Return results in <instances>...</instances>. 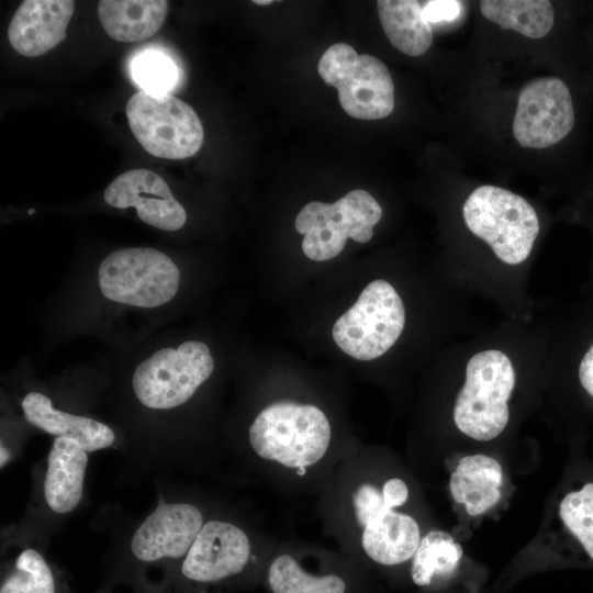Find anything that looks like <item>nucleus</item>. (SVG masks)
<instances>
[{"mask_svg":"<svg viewBox=\"0 0 593 593\" xmlns=\"http://www.w3.org/2000/svg\"><path fill=\"white\" fill-rule=\"evenodd\" d=\"M331 425L312 404L278 402L264 409L249 427V443L262 459L289 468L316 463L327 451Z\"/></svg>","mask_w":593,"mask_h":593,"instance_id":"f257e3e1","label":"nucleus"},{"mask_svg":"<svg viewBox=\"0 0 593 593\" xmlns=\"http://www.w3.org/2000/svg\"><path fill=\"white\" fill-rule=\"evenodd\" d=\"M514 385L515 371L503 351L486 349L473 355L454 407L458 429L481 441L499 436L508 422L507 401Z\"/></svg>","mask_w":593,"mask_h":593,"instance_id":"f03ea898","label":"nucleus"},{"mask_svg":"<svg viewBox=\"0 0 593 593\" xmlns=\"http://www.w3.org/2000/svg\"><path fill=\"white\" fill-rule=\"evenodd\" d=\"M468 228L505 264L526 260L539 233L535 209L521 195L495 187L473 190L462 208Z\"/></svg>","mask_w":593,"mask_h":593,"instance_id":"7ed1b4c3","label":"nucleus"},{"mask_svg":"<svg viewBox=\"0 0 593 593\" xmlns=\"http://www.w3.org/2000/svg\"><path fill=\"white\" fill-rule=\"evenodd\" d=\"M382 209L366 190L355 189L329 204L312 201L295 217V230L302 234V250L315 261L335 258L348 238L367 243L373 226L380 221Z\"/></svg>","mask_w":593,"mask_h":593,"instance_id":"20e7f679","label":"nucleus"},{"mask_svg":"<svg viewBox=\"0 0 593 593\" xmlns=\"http://www.w3.org/2000/svg\"><path fill=\"white\" fill-rule=\"evenodd\" d=\"M321 78L338 91L344 111L359 120H379L394 109V86L387 66L371 55H359L348 44L329 46L317 66Z\"/></svg>","mask_w":593,"mask_h":593,"instance_id":"39448f33","label":"nucleus"},{"mask_svg":"<svg viewBox=\"0 0 593 593\" xmlns=\"http://www.w3.org/2000/svg\"><path fill=\"white\" fill-rule=\"evenodd\" d=\"M405 325L403 302L392 284L371 281L355 304L333 326L336 345L357 360H372L385 354Z\"/></svg>","mask_w":593,"mask_h":593,"instance_id":"423d86ee","label":"nucleus"},{"mask_svg":"<svg viewBox=\"0 0 593 593\" xmlns=\"http://www.w3.org/2000/svg\"><path fill=\"white\" fill-rule=\"evenodd\" d=\"M130 127L142 147L165 159L193 156L203 143V127L195 111L169 93H134L126 103Z\"/></svg>","mask_w":593,"mask_h":593,"instance_id":"0eeeda50","label":"nucleus"},{"mask_svg":"<svg viewBox=\"0 0 593 593\" xmlns=\"http://www.w3.org/2000/svg\"><path fill=\"white\" fill-rule=\"evenodd\" d=\"M98 278L105 298L138 307H157L176 295L180 272L163 251L137 247L109 254L100 264Z\"/></svg>","mask_w":593,"mask_h":593,"instance_id":"6e6552de","label":"nucleus"},{"mask_svg":"<svg viewBox=\"0 0 593 593\" xmlns=\"http://www.w3.org/2000/svg\"><path fill=\"white\" fill-rule=\"evenodd\" d=\"M213 368L209 347L202 342L188 340L177 348H161L142 361L133 374V390L149 409H174L194 394Z\"/></svg>","mask_w":593,"mask_h":593,"instance_id":"1a4fd4ad","label":"nucleus"},{"mask_svg":"<svg viewBox=\"0 0 593 593\" xmlns=\"http://www.w3.org/2000/svg\"><path fill=\"white\" fill-rule=\"evenodd\" d=\"M573 125L571 93L560 78H536L522 88L513 122V134L521 146H552L563 139Z\"/></svg>","mask_w":593,"mask_h":593,"instance_id":"9d476101","label":"nucleus"},{"mask_svg":"<svg viewBox=\"0 0 593 593\" xmlns=\"http://www.w3.org/2000/svg\"><path fill=\"white\" fill-rule=\"evenodd\" d=\"M251 547L245 532L238 526L210 521L203 524L180 572L195 584H216L240 574L250 561Z\"/></svg>","mask_w":593,"mask_h":593,"instance_id":"9b49d317","label":"nucleus"},{"mask_svg":"<svg viewBox=\"0 0 593 593\" xmlns=\"http://www.w3.org/2000/svg\"><path fill=\"white\" fill-rule=\"evenodd\" d=\"M202 526L203 517L197 506L160 502L135 530L132 553L146 563L184 558Z\"/></svg>","mask_w":593,"mask_h":593,"instance_id":"f8f14e48","label":"nucleus"},{"mask_svg":"<svg viewBox=\"0 0 593 593\" xmlns=\"http://www.w3.org/2000/svg\"><path fill=\"white\" fill-rule=\"evenodd\" d=\"M103 199L113 208H135L144 223L163 231L180 230L187 220L183 206L167 182L148 169H133L120 175L107 187Z\"/></svg>","mask_w":593,"mask_h":593,"instance_id":"ddd939ff","label":"nucleus"},{"mask_svg":"<svg viewBox=\"0 0 593 593\" xmlns=\"http://www.w3.org/2000/svg\"><path fill=\"white\" fill-rule=\"evenodd\" d=\"M74 10L71 0L23 1L8 29L11 46L26 57L44 55L66 38Z\"/></svg>","mask_w":593,"mask_h":593,"instance_id":"4468645a","label":"nucleus"},{"mask_svg":"<svg viewBox=\"0 0 593 593\" xmlns=\"http://www.w3.org/2000/svg\"><path fill=\"white\" fill-rule=\"evenodd\" d=\"M22 409L30 424L56 437L71 439L86 451L108 448L115 440L108 425L56 410L43 393H27L22 401Z\"/></svg>","mask_w":593,"mask_h":593,"instance_id":"2eb2a0df","label":"nucleus"},{"mask_svg":"<svg viewBox=\"0 0 593 593\" xmlns=\"http://www.w3.org/2000/svg\"><path fill=\"white\" fill-rule=\"evenodd\" d=\"M87 451L76 441L56 437L47 460L44 495L49 508L59 514L74 511L83 493Z\"/></svg>","mask_w":593,"mask_h":593,"instance_id":"dca6fc26","label":"nucleus"},{"mask_svg":"<svg viewBox=\"0 0 593 593\" xmlns=\"http://www.w3.org/2000/svg\"><path fill=\"white\" fill-rule=\"evenodd\" d=\"M419 541V528L414 518L392 508L363 527L361 537L366 555L383 566L407 561L414 556Z\"/></svg>","mask_w":593,"mask_h":593,"instance_id":"f3484780","label":"nucleus"},{"mask_svg":"<svg viewBox=\"0 0 593 593\" xmlns=\"http://www.w3.org/2000/svg\"><path fill=\"white\" fill-rule=\"evenodd\" d=\"M502 479V467L494 458L473 455L459 460L449 488L454 500L463 504L470 516H477L499 502Z\"/></svg>","mask_w":593,"mask_h":593,"instance_id":"a211bd4d","label":"nucleus"},{"mask_svg":"<svg viewBox=\"0 0 593 593\" xmlns=\"http://www.w3.org/2000/svg\"><path fill=\"white\" fill-rule=\"evenodd\" d=\"M166 0H103L98 15L107 34L119 42H136L153 36L168 12Z\"/></svg>","mask_w":593,"mask_h":593,"instance_id":"6ab92c4d","label":"nucleus"},{"mask_svg":"<svg viewBox=\"0 0 593 593\" xmlns=\"http://www.w3.org/2000/svg\"><path fill=\"white\" fill-rule=\"evenodd\" d=\"M378 15L390 43L409 56H419L432 46V25L423 15V3L415 0H379Z\"/></svg>","mask_w":593,"mask_h":593,"instance_id":"aec40b11","label":"nucleus"},{"mask_svg":"<svg viewBox=\"0 0 593 593\" xmlns=\"http://www.w3.org/2000/svg\"><path fill=\"white\" fill-rule=\"evenodd\" d=\"M482 15L503 30H513L537 40L546 36L553 25V9L547 0H483Z\"/></svg>","mask_w":593,"mask_h":593,"instance_id":"412c9836","label":"nucleus"},{"mask_svg":"<svg viewBox=\"0 0 593 593\" xmlns=\"http://www.w3.org/2000/svg\"><path fill=\"white\" fill-rule=\"evenodd\" d=\"M267 584L271 593H347V581L337 573H312L292 556H278L268 567Z\"/></svg>","mask_w":593,"mask_h":593,"instance_id":"4be33fe9","label":"nucleus"},{"mask_svg":"<svg viewBox=\"0 0 593 593\" xmlns=\"http://www.w3.org/2000/svg\"><path fill=\"white\" fill-rule=\"evenodd\" d=\"M462 553V547L449 533L429 532L421 539L413 556V582L418 586H426L432 584L436 577H450L457 570Z\"/></svg>","mask_w":593,"mask_h":593,"instance_id":"5701e85b","label":"nucleus"},{"mask_svg":"<svg viewBox=\"0 0 593 593\" xmlns=\"http://www.w3.org/2000/svg\"><path fill=\"white\" fill-rule=\"evenodd\" d=\"M0 593H57V583L43 556L29 548L16 557L1 582Z\"/></svg>","mask_w":593,"mask_h":593,"instance_id":"b1692460","label":"nucleus"},{"mask_svg":"<svg viewBox=\"0 0 593 593\" xmlns=\"http://www.w3.org/2000/svg\"><path fill=\"white\" fill-rule=\"evenodd\" d=\"M131 74L143 91L154 94L168 93L179 80L175 60L158 48L138 53L131 63Z\"/></svg>","mask_w":593,"mask_h":593,"instance_id":"393cba45","label":"nucleus"},{"mask_svg":"<svg viewBox=\"0 0 593 593\" xmlns=\"http://www.w3.org/2000/svg\"><path fill=\"white\" fill-rule=\"evenodd\" d=\"M559 514L593 559V483L568 493L560 503Z\"/></svg>","mask_w":593,"mask_h":593,"instance_id":"a878e982","label":"nucleus"},{"mask_svg":"<svg viewBox=\"0 0 593 593\" xmlns=\"http://www.w3.org/2000/svg\"><path fill=\"white\" fill-rule=\"evenodd\" d=\"M353 504L357 522L362 527H366L385 510H390L385 506L382 492L369 483L361 484L355 491Z\"/></svg>","mask_w":593,"mask_h":593,"instance_id":"bb28decb","label":"nucleus"},{"mask_svg":"<svg viewBox=\"0 0 593 593\" xmlns=\"http://www.w3.org/2000/svg\"><path fill=\"white\" fill-rule=\"evenodd\" d=\"M461 2L455 0H430L423 3V15L429 24L455 21L461 12Z\"/></svg>","mask_w":593,"mask_h":593,"instance_id":"cd10ccee","label":"nucleus"},{"mask_svg":"<svg viewBox=\"0 0 593 593\" xmlns=\"http://www.w3.org/2000/svg\"><path fill=\"white\" fill-rule=\"evenodd\" d=\"M383 500L388 508L403 505L409 497L406 483L398 478L388 480L382 489Z\"/></svg>","mask_w":593,"mask_h":593,"instance_id":"c85d7f7f","label":"nucleus"},{"mask_svg":"<svg viewBox=\"0 0 593 593\" xmlns=\"http://www.w3.org/2000/svg\"><path fill=\"white\" fill-rule=\"evenodd\" d=\"M579 379L582 388L593 398V344L580 361Z\"/></svg>","mask_w":593,"mask_h":593,"instance_id":"c756f323","label":"nucleus"},{"mask_svg":"<svg viewBox=\"0 0 593 593\" xmlns=\"http://www.w3.org/2000/svg\"><path fill=\"white\" fill-rule=\"evenodd\" d=\"M9 459V452L5 447L1 446V467H3Z\"/></svg>","mask_w":593,"mask_h":593,"instance_id":"7c9ffc66","label":"nucleus"},{"mask_svg":"<svg viewBox=\"0 0 593 593\" xmlns=\"http://www.w3.org/2000/svg\"><path fill=\"white\" fill-rule=\"evenodd\" d=\"M253 2L257 4H262V5L272 3L271 0H254Z\"/></svg>","mask_w":593,"mask_h":593,"instance_id":"2f4dec72","label":"nucleus"},{"mask_svg":"<svg viewBox=\"0 0 593 593\" xmlns=\"http://www.w3.org/2000/svg\"><path fill=\"white\" fill-rule=\"evenodd\" d=\"M306 471V467H300L296 469V472L299 475H303Z\"/></svg>","mask_w":593,"mask_h":593,"instance_id":"473e14b6","label":"nucleus"},{"mask_svg":"<svg viewBox=\"0 0 593 593\" xmlns=\"http://www.w3.org/2000/svg\"><path fill=\"white\" fill-rule=\"evenodd\" d=\"M34 213V210H29V214H33Z\"/></svg>","mask_w":593,"mask_h":593,"instance_id":"72a5a7b5","label":"nucleus"}]
</instances>
